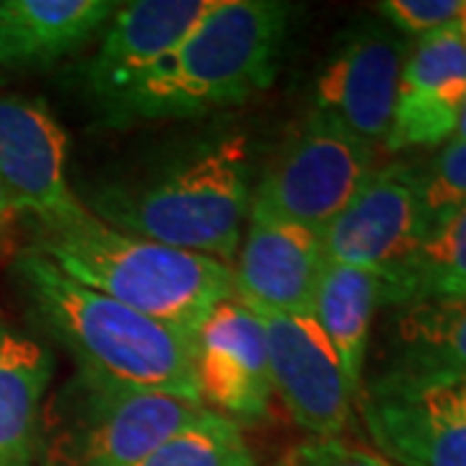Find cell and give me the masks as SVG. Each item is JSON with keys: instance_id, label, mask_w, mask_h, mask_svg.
Here are the masks:
<instances>
[{"instance_id": "1", "label": "cell", "mask_w": 466, "mask_h": 466, "mask_svg": "<svg viewBox=\"0 0 466 466\" xmlns=\"http://www.w3.org/2000/svg\"><path fill=\"white\" fill-rule=\"evenodd\" d=\"M251 148L241 133H205L99 177L86 208L109 228L231 265L251 208Z\"/></svg>"}, {"instance_id": "2", "label": "cell", "mask_w": 466, "mask_h": 466, "mask_svg": "<svg viewBox=\"0 0 466 466\" xmlns=\"http://www.w3.org/2000/svg\"><path fill=\"white\" fill-rule=\"evenodd\" d=\"M14 280L76 366L202 407L195 339L73 280L34 247L14 259Z\"/></svg>"}, {"instance_id": "3", "label": "cell", "mask_w": 466, "mask_h": 466, "mask_svg": "<svg viewBox=\"0 0 466 466\" xmlns=\"http://www.w3.org/2000/svg\"><path fill=\"white\" fill-rule=\"evenodd\" d=\"M288 5L278 0H213L182 45L116 106L106 122L195 119L241 106L278 76Z\"/></svg>"}, {"instance_id": "4", "label": "cell", "mask_w": 466, "mask_h": 466, "mask_svg": "<svg viewBox=\"0 0 466 466\" xmlns=\"http://www.w3.org/2000/svg\"><path fill=\"white\" fill-rule=\"evenodd\" d=\"M34 249L73 280L195 342L210 311L233 296L231 265L109 228L94 213L36 231Z\"/></svg>"}, {"instance_id": "5", "label": "cell", "mask_w": 466, "mask_h": 466, "mask_svg": "<svg viewBox=\"0 0 466 466\" xmlns=\"http://www.w3.org/2000/svg\"><path fill=\"white\" fill-rule=\"evenodd\" d=\"M205 412V407L146 391L78 368L45 404L42 466H135Z\"/></svg>"}, {"instance_id": "6", "label": "cell", "mask_w": 466, "mask_h": 466, "mask_svg": "<svg viewBox=\"0 0 466 466\" xmlns=\"http://www.w3.org/2000/svg\"><path fill=\"white\" fill-rule=\"evenodd\" d=\"M376 171V148L309 112L251 192L249 216L324 231Z\"/></svg>"}, {"instance_id": "7", "label": "cell", "mask_w": 466, "mask_h": 466, "mask_svg": "<svg viewBox=\"0 0 466 466\" xmlns=\"http://www.w3.org/2000/svg\"><path fill=\"white\" fill-rule=\"evenodd\" d=\"M433 216L422 198L415 164L376 168L348 208L321 231L324 259L370 269L391 280L422 247Z\"/></svg>"}, {"instance_id": "8", "label": "cell", "mask_w": 466, "mask_h": 466, "mask_svg": "<svg viewBox=\"0 0 466 466\" xmlns=\"http://www.w3.org/2000/svg\"><path fill=\"white\" fill-rule=\"evenodd\" d=\"M0 187L36 231L91 213L67 182L66 130L42 99L0 94Z\"/></svg>"}, {"instance_id": "9", "label": "cell", "mask_w": 466, "mask_h": 466, "mask_svg": "<svg viewBox=\"0 0 466 466\" xmlns=\"http://www.w3.org/2000/svg\"><path fill=\"white\" fill-rule=\"evenodd\" d=\"M407 42L391 26L360 21L339 39L314 88V115L379 148L391 127Z\"/></svg>"}, {"instance_id": "10", "label": "cell", "mask_w": 466, "mask_h": 466, "mask_svg": "<svg viewBox=\"0 0 466 466\" xmlns=\"http://www.w3.org/2000/svg\"><path fill=\"white\" fill-rule=\"evenodd\" d=\"M257 317L265 329L272 391L290 420L309 438H342L355 397L314 314L257 311Z\"/></svg>"}, {"instance_id": "11", "label": "cell", "mask_w": 466, "mask_h": 466, "mask_svg": "<svg viewBox=\"0 0 466 466\" xmlns=\"http://www.w3.org/2000/svg\"><path fill=\"white\" fill-rule=\"evenodd\" d=\"M210 5L213 0L119 3L101 32L96 50L84 66L86 94L101 115H112L182 45Z\"/></svg>"}, {"instance_id": "12", "label": "cell", "mask_w": 466, "mask_h": 466, "mask_svg": "<svg viewBox=\"0 0 466 466\" xmlns=\"http://www.w3.org/2000/svg\"><path fill=\"white\" fill-rule=\"evenodd\" d=\"M198 381L202 407L233 422L269 417L272 376L262 321L231 296L220 300L198 334Z\"/></svg>"}, {"instance_id": "13", "label": "cell", "mask_w": 466, "mask_h": 466, "mask_svg": "<svg viewBox=\"0 0 466 466\" xmlns=\"http://www.w3.org/2000/svg\"><path fill=\"white\" fill-rule=\"evenodd\" d=\"M466 101V45L456 26L425 34L407 52L386 150L431 148L456 133Z\"/></svg>"}, {"instance_id": "14", "label": "cell", "mask_w": 466, "mask_h": 466, "mask_svg": "<svg viewBox=\"0 0 466 466\" xmlns=\"http://www.w3.org/2000/svg\"><path fill=\"white\" fill-rule=\"evenodd\" d=\"M233 262V296L249 309L311 314L327 262L319 231L249 216V228Z\"/></svg>"}, {"instance_id": "15", "label": "cell", "mask_w": 466, "mask_h": 466, "mask_svg": "<svg viewBox=\"0 0 466 466\" xmlns=\"http://www.w3.org/2000/svg\"><path fill=\"white\" fill-rule=\"evenodd\" d=\"M466 376V296L397 306L368 394H412Z\"/></svg>"}, {"instance_id": "16", "label": "cell", "mask_w": 466, "mask_h": 466, "mask_svg": "<svg viewBox=\"0 0 466 466\" xmlns=\"http://www.w3.org/2000/svg\"><path fill=\"white\" fill-rule=\"evenodd\" d=\"M112 0H0V66L45 70L106 26Z\"/></svg>"}, {"instance_id": "17", "label": "cell", "mask_w": 466, "mask_h": 466, "mask_svg": "<svg viewBox=\"0 0 466 466\" xmlns=\"http://www.w3.org/2000/svg\"><path fill=\"white\" fill-rule=\"evenodd\" d=\"M50 350L0 324V466H36Z\"/></svg>"}, {"instance_id": "18", "label": "cell", "mask_w": 466, "mask_h": 466, "mask_svg": "<svg viewBox=\"0 0 466 466\" xmlns=\"http://www.w3.org/2000/svg\"><path fill=\"white\" fill-rule=\"evenodd\" d=\"M381 306V278L360 267L324 262L311 314L332 345L355 404L366 386L370 327Z\"/></svg>"}, {"instance_id": "19", "label": "cell", "mask_w": 466, "mask_h": 466, "mask_svg": "<svg viewBox=\"0 0 466 466\" xmlns=\"http://www.w3.org/2000/svg\"><path fill=\"white\" fill-rule=\"evenodd\" d=\"M358 410L389 466H466V425L404 397L360 394Z\"/></svg>"}, {"instance_id": "20", "label": "cell", "mask_w": 466, "mask_h": 466, "mask_svg": "<svg viewBox=\"0 0 466 466\" xmlns=\"http://www.w3.org/2000/svg\"><path fill=\"white\" fill-rule=\"evenodd\" d=\"M461 296H466V205L435 220L407 267L381 283V303L394 309Z\"/></svg>"}, {"instance_id": "21", "label": "cell", "mask_w": 466, "mask_h": 466, "mask_svg": "<svg viewBox=\"0 0 466 466\" xmlns=\"http://www.w3.org/2000/svg\"><path fill=\"white\" fill-rule=\"evenodd\" d=\"M135 466H257V456L238 422L205 407L195 422Z\"/></svg>"}, {"instance_id": "22", "label": "cell", "mask_w": 466, "mask_h": 466, "mask_svg": "<svg viewBox=\"0 0 466 466\" xmlns=\"http://www.w3.org/2000/svg\"><path fill=\"white\" fill-rule=\"evenodd\" d=\"M422 198L435 220L466 205V143L451 140L425 167H417Z\"/></svg>"}, {"instance_id": "23", "label": "cell", "mask_w": 466, "mask_h": 466, "mask_svg": "<svg viewBox=\"0 0 466 466\" xmlns=\"http://www.w3.org/2000/svg\"><path fill=\"white\" fill-rule=\"evenodd\" d=\"M464 3L466 0H383L376 8L394 32L420 39L425 34L453 26L464 11Z\"/></svg>"}, {"instance_id": "24", "label": "cell", "mask_w": 466, "mask_h": 466, "mask_svg": "<svg viewBox=\"0 0 466 466\" xmlns=\"http://www.w3.org/2000/svg\"><path fill=\"white\" fill-rule=\"evenodd\" d=\"M267 466H389L376 451L345 438H306Z\"/></svg>"}, {"instance_id": "25", "label": "cell", "mask_w": 466, "mask_h": 466, "mask_svg": "<svg viewBox=\"0 0 466 466\" xmlns=\"http://www.w3.org/2000/svg\"><path fill=\"white\" fill-rule=\"evenodd\" d=\"M381 397H404V400H412L417 404H422L433 415L446 417L451 422L466 425V376H456V379H449V381L431 383V386H425L420 391H412V394H381Z\"/></svg>"}, {"instance_id": "26", "label": "cell", "mask_w": 466, "mask_h": 466, "mask_svg": "<svg viewBox=\"0 0 466 466\" xmlns=\"http://www.w3.org/2000/svg\"><path fill=\"white\" fill-rule=\"evenodd\" d=\"M18 218H21V213L16 210V205L11 202V198L5 195V189L0 187V254L11 244Z\"/></svg>"}, {"instance_id": "27", "label": "cell", "mask_w": 466, "mask_h": 466, "mask_svg": "<svg viewBox=\"0 0 466 466\" xmlns=\"http://www.w3.org/2000/svg\"><path fill=\"white\" fill-rule=\"evenodd\" d=\"M453 140H459V143H466V101H464V106H461V115H459V125H456Z\"/></svg>"}, {"instance_id": "28", "label": "cell", "mask_w": 466, "mask_h": 466, "mask_svg": "<svg viewBox=\"0 0 466 466\" xmlns=\"http://www.w3.org/2000/svg\"><path fill=\"white\" fill-rule=\"evenodd\" d=\"M453 26H456V32H459V36H461V42L466 45V3H464V11H461V16L456 18V24H453Z\"/></svg>"}]
</instances>
